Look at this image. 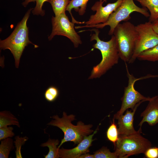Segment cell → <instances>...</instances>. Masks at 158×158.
Here are the masks:
<instances>
[{
	"instance_id": "19",
	"label": "cell",
	"mask_w": 158,
	"mask_h": 158,
	"mask_svg": "<svg viewBox=\"0 0 158 158\" xmlns=\"http://www.w3.org/2000/svg\"><path fill=\"white\" fill-rule=\"evenodd\" d=\"M14 148L13 140L11 138H8L1 140L0 145V158H8L10 152Z\"/></svg>"
},
{
	"instance_id": "16",
	"label": "cell",
	"mask_w": 158,
	"mask_h": 158,
	"mask_svg": "<svg viewBox=\"0 0 158 158\" xmlns=\"http://www.w3.org/2000/svg\"><path fill=\"white\" fill-rule=\"evenodd\" d=\"M59 143L58 139H51L49 138L46 142L42 143L40 146L42 147H48L49 152L47 155H44L45 158H59L60 157L59 154V148L57 146Z\"/></svg>"
},
{
	"instance_id": "4",
	"label": "cell",
	"mask_w": 158,
	"mask_h": 158,
	"mask_svg": "<svg viewBox=\"0 0 158 158\" xmlns=\"http://www.w3.org/2000/svg\"><path fill=\"white\" fill-rule=\"evenodd\" d=\"M113 35L120 58L128 63L133 55L137 38L135 26L128 21L119 23L115 28Z\"/></svg>"
},
{
	"instance_id": "15",
	"label": "cell",
	"mask_w": 158,
	"mask_h": 158,
	"mask_svg": "<svg viewBox=\"0 0 158 158\" xmlns=\"http://www.w3.org/2000/svg\"><path fill=\"white\" fill-rule=\"evenodd\" d=\"M150 12L149 21L152 23L158 20V0H135Z\"/></svg>"
},
{
	"instance_id": "11",
	"label": "cell",
	"mask_w": 158,
	"mask_h": 158,
	"mask_svg": "<svg viewBox=\"0 0 158 158\" xmlns=\"http://www.w3.org/2000/svg\"><path fill=\"white\" fill-rule=\"evenodd\" d=\"M97 129L92 134L85 136L82 140L75 147L70 149L63 148L59 149L60 157L61 158H79L82 154L88 153L89 152V148L92 142L94 135L97 132Z\"/></svg>"
},
{
	"instance_id": "3",
	"label": "cell",
	"mask_w": 158,
	"mask_h": 158,
	"mask_svg": "<svg viewBox=\"0 0 158 158\" xmlns=\"http://www.w3.org/2000/svg\"><path fill=\"white\" fill-rule=\"evenodd\" d=\"M33 8H30L25 14L22 20L17 25L11 35L3 40H0L1 49H9L13 54L15 60V65L18 68L21 56L25 47L32 44L35 48L38 46L33 44L29 40L28 29L27 23L30 12Z\"/></svg>"
},
{
	"instance_id": "14",
	"label": "cell",
	"mask_w": 158,
	"mask_h": 158,
	"mask_svg": "<svg viewBox=\"0 0 158 158\" xmlns=\"http://www.w3.org/2000/svg\"><path fill=\"white\" fill-rule=\"evenodd\" d=\"M89 0H71L70 1L68 5L66 11H68L72 18V21L77 24H83V22H78L76 20L71 13V10L74 9L75 11L78 12L80 16H83L85 13L87 4Z\"/></svg>"
},
{
	"instance_id": "27",
	"label": "cell",
	"mask_w": 158,
	"mask_h": 158,
	"mask_svg": "<svg viewBox=\"0 0 158 158\" xmlns=\"http://www.w3.org/2000/svg\"><path fill=\"white\" fill-rule=\"evenodd\" d=\"M145 155L147 158H158V147H150L144 153Z\"/></svg>"
},
{
	"instance_id": "6",
	"label": "cell",
	"mask_w": 158,
	"mask_h": 158,
	"mask_svg": "<svg viewBox=\"0 0 158 158\" xmlns=\"http://www.w3.org/2000/svg\"><path fill=\"white\" fill-rule=\"evenodd\" d=\"M141 130L129 135H119L114 147V152L118 158H128L129 156L144 153L152 144L140 134Z\"/></svg>"
},
{
	"instance_id": "25",
	"label": "cell",
	"mask_w": 158,
	"mask_h": 158,
	"mask_svg": "<svg viewBox=\"0 0 158 158\" xmlns=\"http://www.w3.org/2000/svg\"><path fill=\"white\" fill-rule=\"evenodd\" d=\"M15 140L14 142L16 148V157L22 158L23 157L21 153V147L28 140V138L26 136L23 137H20L19 135H17L15 137Z\"/></svg>"
},
{
	"instance_id": "8",
	"label": "cell",
	"mask_w": 158,
	"mask_h": 158,
	"mask_svg": "<svg viewBox=\"0 0 158 158\" xmlns=\"http://www.w3.org/2000/svg\"><path fill=\"white\" fill-rule=\"evenodd\" d=\"M127 75L128 78V85L125 87L123 97L121 99L122 104L120 110L114 116V118L116 119L122 115L124 112L129 108L133 110L135 106L140 102L149 101L150 97H146L136 90L134 87L135 83L137 80L150 76H145L142 78H137L129 72L126 66Z\"/></svg>"
},
{
	"instance_id": "28",
	"label": "cell",
	"mask_w": 158,
	"mask_h": 158,
	"mask_svg": "<svg viewBox=\"0 0 158 158\" xmlns=\"http://www.w3.org/2000/svg\"><path fill=\"white\" fill-rule=\"evenodd\" d=\"M152 24L154 30L158 34V20L152 23Z\"/></svg>"
},
{
	"instance_id": "12",
	"label": "cell",
	"mask_w": 158,
	"mask_h": 158,
	"mask_svg": "<svg viewBox=\"0 0 158 158\" xmlns=\"http://www.w3.org/2000/svg\"><path fill=\"white\" fill-rule=\"evenodd\" d=\"M141 103L138 104L132 111L128 109L125 114L119 116L116 119L118 120V135H129L138 132V131H136L133 127L134 116L137 107Z\"/></svg>"
},
{
	"instance_id": "23",
	"label": "cell",
	"mask_w": 158,
	"mask_h": 158,
	"mask_svg": "<svg viewBox=\"0 0 158 158\" xmlns=\"http://www.w3.org/2000/svg\"><path fill=\"white\" fill-rule=\"evenodd\" d=\"M59 91L58 88L54 86H49L46 90L44 97L47 101L52 102L55 101L58 97Z\"/></svg>"
},
{
	"instance_id": "5",
	"label": "cell",
	"mask_w": 158,
	"mask_h": 158,
	"mask_svg": "<svg viewBox=\"0 0 158 158\" xmlns=\"http://www.w3.org/2000/svg\"><path fill=\"white\" fill-rule=\"evenodd\" d=\"M134 12H138L146 17L150 16L146 8L138 6L135 4L133 0H123L121 5L112 13L106 22L92 25L76 26L75 28L77 29L83 28H95L98 29L109 26L110 29L108 34L112 35L117 25L121 21H127L130 18V14Z\"/></svg>"
},
{
	"instance_id": "9",
	"label": "cell",
	"mask_w": 158,
	"mask_h": 158,
	"mask_svg": "<svg viewBox=\"0 0 158 158\" xmlns=\"http://www.w3.org/2000/svg\"><path fill=\"white\" fill-rule=\"evenodd\" d=\"M51 22L52 29L51 33L48 37L49 40H51L55 35H60L70 39L75 47H78L82 44L80 37L75 29V23L69 20L65 13L52 16Z\"/></svg>"
},
{
	"instance_id": "24",
	"label": "cell",
	"mask_w": 158,
	"mask_h": 158,
	"mask_svg": "<svg viewBox=\"0 0 158 158\" xmlns=\"http://www.w3.org/2000/svg\"><path fill=\"white\" fill-rule=\"evenodd\" d=\"M94 158H118L116 153L112 152L107 147H103L94 152Z\"/></svg>"
},
{
	"instance_id": "20",
	"label": "cell",
	"mask_w": 158,
	"mask_h": 158,
	"mask_svg": "<svg viewBox=\"0 0 158 158\" xmlns=\"http://www.w3.org/2000/svg\"><path fill=\"white\" fill-rule=\"evenodd\" d=\"M69 0H48L51 4L55 16L65 13Z\"/></svg>"
},
{
	"instance_id": "26",
	"label": "cell",
	"mask_w": 158,
	"mask_h": 158,
	"mask_svg": "<svg viewBox=\"0 0 158 158\" xmlns=\"http://www.w3.org/2000/svg\"><path fill=\"white\" fill-rule=\"evenodd\" d=\"M12 127L4 126L0 128V140L8 138H12L15 135Z\"/></svg>"
},
{
	"instance_id": "22",
	"label": "cell",
	"mask_w": 158,
	"mask_h": 158,
	"mask_svg": "<svg viewBox=\"0 0 158 158\" xmlns=\"http://www.w3.org/2000/svg\"><path fill=\"white\" fill-rule=\"evenodd\" d=\"M114 118L113 120V122L107 129V137L108 140L113 143L114 146L118 138V128L114 122Z\"/></svg>"
},
{
	"instance_id": "29",
	"label": "cell",
	"mask_w": 158,
	"mask_h": 158,
	"mask_svg": "<svg viewBox=\"0 0 158 158\" xmlns=\"http://www.w3.org/2000/svg\"><path fill=\"white\" fill-rule=\"evenodd\" d=\"M79 158H94L93 154H90L88 153L81 155Z\"/></svg>"
},
{
	"instance_id": "17",
	"label": "cell",
	"mask_w": 158,
	"mask_h": 158,
	"mask_svg": "<svg viewBox=\"0 0 158 158\" xmlns=\"http://www.w3.org/2000/svg\"><path fill=\"white\" fill-rule=\"evenodd\" d=\"M11 125L18 127L20 126L18 119L10 112L4 111L0 112V128Z\"/></svg>"
},
{
	"instance_id": "2",
	"label": "cell",
	"mask_w": 158,
	"mask_h": 158,
	"mask_svg": "<svg viewBox=\"0 0 158 158\" xmlns=\"http://www.w3.org/2000/svg\"><path fill=\"white\" fill-rule=\"evenodd\" d=\"M75 116L71 114L67 115L65 112L63 113L62 117L60 118L54 115L52 120L47 125L57 127L60 129L64 133V137L58 146L59 148L64 143L68 141L73 142L74 144H78L83 139L85 136L91 134L93 130L91 129L92 124L85 125L81 121H78L77 125H74L72 122L75 120Z\"/></svg>"
},
{
	"instance_id": "1",
	"label": "cell",
	"mask_w": 158,
	"mask_h": 158,
	"mask_svg": "<svg viewBox=\"0 0 158 158\" xmlns=\"http://www.w3.org/2000/svg\"><path fill=\"white\" fill-rule=\"evenodd\" d=\"M93 31L95 33L90 37V41H96V44L93 45L94 48L97 49L100 51L102 59L100 63L94 66L91 74L88 79L99 78L113 66L118 63L119 57L115 37L112 35L110 40L108 41L101 40L99 37L100 32L98 28L89 30Z\"/></svg>"
},
{
	"instance_id": "13",
	"label": "cell",
	"mask_w": 158,
	"mask_h": 158,
	"mask_svg": "<svg viewBox=\"0 0 158 158\" xmlns=\"http://www.w3.org/2000/svg\"><path fill=\"white\" fill-rule=\"evenodd\" d=\"M145 110L141 114L142 118L138 126L140 129L143 123L146 122L151 126L158 123V96L151 98Z\"/></svg>"
},
{
	"instance_id": "10",
	"label": "cell",
	"mask_w": 158,
	"mask_h": 158,
	"mask_svg": "<svg viewBox=\"0 0 158 158\" xmlns=\"http://www.w3.org/2000/svg\"><path fill=\"white\" fill-rule=\"evenodd\" d=\"M123 0H117L113 3H109L103 6V1H97L92 6V10L96 13L90 16L89 20L83 23L92 25L104 23L109 19L111 15L121 5Z\"/></svg>"
},
{
	"instance_id": "30",
	"label": "cell",
	"mask_w": 158,
	"mask_h": 158,
	"mask_svg": "<svg viewBox=\"0 0 158 158\" xmlns=\"http://www.w3.org/2000/svg\"><path fill=\"white\" fill-rule=\"evenodd\" d=\"M106 1H107V0H99L100 1H103L104 2V1L106 2Z\"/></svg>"
},
{
	"instance_id": "21",
	"label": "cell",
	"mask_w": 158,
	"mask_h": 158,
	"mask_svg": "<svg viewBox=\"0 0 158 158\" xmlns=\"http://www.w3.org/2000/svg\"><path fill=\"white\" fill-rule=\"evenodd\" d=\"M48 0H25L22 3L23 5L26 7L31 2L36 3L35 7L32 9V12L33 15L44 16L45 14L44 11L42 9V8L44 3L47 1Z\"/></svg>"
},
{
	"instance_id": "18",
	"label": "cell",
	"mask_w": 158,
	"mask_h": 158,
	"mask_svg": "<svg viewBox=\"0 0 158 158\" xmlns=\"http://www.w3.org/2000/svg\"><path fill=\"white\" fill-rule=\"evenodd\" d=\"M137 59L140 61L154 62L158 61V44L141 53Z\"/></svg>"
},
{
	"instance_id": "7",
	"label": "cell",
	"mask_w": 158,
	"mask_h": 158,
	"mask_svg": "<svg viewBox=\"0 0 158 158\" xmlns=\"http://www.w3.org/2000/svg\"><path fill=\"white\" fill-rule=\"evenodd\" d=\"M137 36L135 47L128 63H133L142 52L158 44V34L154 30L152 24L149 21L135 26Z\"/></svg>"
}]
</instances>
